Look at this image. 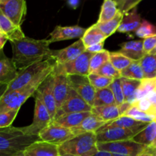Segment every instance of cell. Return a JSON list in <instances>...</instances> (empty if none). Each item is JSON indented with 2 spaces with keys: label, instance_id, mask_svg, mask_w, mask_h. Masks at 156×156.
I'll use <instances>...</instances> for the list:
<instances>
[{
  "label": "cell",
  "instance_id": "6da1fadb",
  "mask_svg": "<svg viewBox=\"0 0 156 156\" xmlns=\"http://www.w3.org/2000/svg\"><path fill=\"white\" fill-rule=\"evenodd\" d=\"M10 43L12 49V59L18 71L51 56L52 50L50 49V43L48 39L35 40L25 37Z\"/></svg>",
  "mask_w": 156,
  "mask_h": 156
},
{
  "label": "cell",
  "instance_id": "7a4b0ae2",
  "mask_svg": "<svg viewBox=\"0 0 156 156\" xmlns=\"http://www.w3.org/2000/svg\"><path fill=\"white\" fill-rule=\"evenodd\" d=\"M56 64L50 66L39 73L30 83L17 91L4 94L0 99V113L10 111H19L23 104L30 97L34 96L37 88L46 78L53 72Z\"/></svg>",
  "mask_w": 156,
  "mask_h": 156
},
{
  "label": "cell",
  "instance_id": "3957f363",
  "mask_svg": "<svg viewBox=\"0 0 156 156\" xmlns=\"http://www.w3.org/2000/svg\"><path fill=\"white\" fill-rule=\"evenodd\" d=\"M39 140V136L28 135L23 127L0 128V152L19 156L30 145Z\"/></svg>",
  "mask_w": 156,
  "mask_h": 156
},
{
  "label": "cell",
  "instance_id": "277c9868",
  "mask_svg": "<svg viewBox=\"0 0 156 156\" xmlns=\"http://www.w3.org/2000/svg\"><path fill=\"white\" fill-rule=\"evenodd\" d=\"M97 143L95 133L89 132L79 134L59 145V156L63 155L90 156L98 151Z\"/></svg>",
  "mask_w": 156,
  "mask_h": 156
},
{
  "label": "cell",
  "instance_id": "5b68a950",
  "mask_svg": "<svg viewBox=\"0 0 156 156\" xmlns=\"http://www.w3.org/2000/svg\"><path fill=\"white\" fill-rule=\"evenodd\" d=\"M55 60L52 57L44 60H40L23 69L19 70L18 76L11 83L8 85L7 90L5 94L17 91L28 85L41 72L47 69L50 66L55 63Z\"/></svg>",
  "mask_w": 156,
  "mask_h": 156
},
{
  "label": "cell",
  "instance_id": "8992f818",
  "mask_svg": "<svg viewBox=\"0 0 156 156\" xmlns=\"http://www.w3.org/2000/svg\"><path fill=\"white\" fill-rule=\"evenodd\" d=\"M97 148L98 150L107 151L113 154L124 156H137L146 149V146L130 140L114 143H97Z\"/></svg>",
  "mask_w": 156,
  "mask_h": 156
},
{
  "label": "cell",
  "instance_id": "52a82bcc",
  "mask_svg": "<svg viewBox=\"0 0 156 156\" xmlns=\"http://www.w3.org/2000/svg\"><path fill=\"white\" fill-rule=\"evenodd\" d=\"M53 86H54V72L53 70V72L41 83L35 94H34V97L38 98L45 105L47 111L50 113L52 122L54 120L57 112L56 102L53 93Z\"/></svg>",
  "mask_w": 156,
  "mask_h": 156
},
{
  "label": "cell",
  "instance_id": "ba28073f",
  "mask_svg": "<svg viewBox=\"0 0 156 156\" xmlns=\"http://www.w3.org/2000/svg\"><path fill=\"white\" fill-rule=\"evenodd\" d=\"M34 98L35 105L33 123L29 126L23 127V129L28 135L38 136L41 131L45 129L52 123V119L44 103L38 98Z\"/></svg>",
  "mask_w": 156,
  "mask_h": 156
},
{
  "label": "cell",
  "instance_id": "9c48e42d",
  "mask_svg": "<svg viewBox=\"0 0 156 156\" xmlns=\"http://www.w3.org/2000/svg\"><path fill=\"white\" fill-rule=\"evenodd\" d=\"M53 72H54L53 93L56 102V108L58 110L69 96L72 88L70 85L69 75H67L59 66L56 64Z\"/></svg>",
  "mask_w": 156,
  "mask_h": 156
},
{
  "label": "cell",
  "instance_id": "30bf717a",
  "mask_svg": "<svg viewBox=\"0 0 156 156\" xmlns=\"http://www.w3.org/2000/svg\"><path fill=\"white\" fill-rule=\"evenodd\" d=\"M0 10L15 25L21 27L27 14V4L24 0H0Z\"/></svg>",
  "mask_w": 156,
  "mask_h": 156
},
{
  "label": "cell",
  "instance_id": "8fae6325",
  "mask_svg": "<svg viewBox=\"0 0 156 156\" xmlns=\"http://www.w3.org/2000/svg\"><path fill=\"white\" fill-rule=\"evenodd\" d=\"M40 140L47 143L60 145L66 141L71 140L76 134L72 129H68L52 122L48 126L41 131L39 133Z\"/></svg>",
  "mask_w": 156,
  "mask_h": 156
},
{
  "label": "cell",
  "instance_id": "7c38bea8",
  "mask_svg": "<svg viewBox=\"0 0 156 156\" xmlns=\"http://www.w3.org/2000/svg\"><path fill=\"white\" fill-rule=\"evenodd\" d=\"M146 126H141L136 129H125V128L120 127L110 128L96 133L97 142L98 143H114V142L133 140Z\"/></svg>",
  "mask_w": 156,
  "mask_h": 156
},
{
  "label": "cell",
  "instance_id": "4fadbf2b",
  "mask_svg": "<svg viewBox=\"0 0 156 156\" xmlns=\"http://www.w3.org/2000/svg\"><path fill=\"white\" fill-rule=\"evenodd\" d=\"M92 107L90 106L82 98H81L74 90L72 88L69 96L63 105L57 110L55 119L62 115L73 113L91 112Z\"/></svg>",
  "mask_w": 156,
  "mask_h": 156
},
{
  "label": "cell",
  "instance_id": "5bb4252c",
  "mask_svg": "<svg viewBox=\"0 0 156 156\" xmlns=\"http://www.w3.org/2000/svg\"><path fill=\"white\" fill-rule=\"evenodd\" d=\"M85 50L86 47L84 45L83 42L82 40L79 39V41H76L66 48L59 50H52L50 57L54 59L56 65H63L75 60Z\"/></svg>",
  "mask_w": 156,
  "mask_h": 156
},
{
  "label": "cell",
  "instance_id": "9a60e30c",
  "mask_svg": "<svg viewBox=\"0 0 156 156\" xmlns=\"http://www.w3.org/2000/svg\"><path fill=\"white\" fill-rule=\"evenodd\" d=\"M71 88L93 108L96 90L91 85L88 76H69Z\"/></svg>",
  "mask_w": 156,
  "mask_h": 156
},
{
  "label": "cell",
  "instance_id": "2e32d148",
  "mask_svg": "<svg viewBox=\"0 0 156 156\" xmlns=\"http://www.w3.org/2000/svg\"><path fill=\"white\" fill-rule=\"evenodd\" d=\"M94 53L85 50L78 58L63 65H58L69 76H88L89 75L90 60Z\"/></svg>",
  "mask_w": 156,
  "mask_h": 156
},
{
  "label": "cell",
  "instance_id": "e0dca14e",
  "mask_svg": "<svg viewBox=\"0 0 156 156\" xmlns=\"http://www.w3.org/2000/svg\"><path fill=\"white\" fill-rule=\"evenodd\" d=\"M86 30V28H83L77 25L69 26V27H62L57 25L50 34V39H48V41L50 44H52L58 41L76 39V38L81 39L85 34Z\"/></svg>",
  "mask_w": 156,
  "mask_h": 156
},
{
  "label": "cell",
  "instance_id": "ac0fdd59",
  "mask_svg": "<svg viewBox=\"0 0 156 156\" xmlns=\"http://www.w3.org/2000/svg\"><path fill=\"white\" fill-rule=\"evenodd\" d=\"M131 106H132L131 104L125 102L120 105H109V106L97 107V108H92L91 113L98 116L104 121L108 123L124 115L125 113L129 110Z\"/></svg>",
  "mask_w": 156,
  "mask_h": 156
},
{
  "label": "cell",
  "instance_id": "d6986e66",
  "mask_svg": "<svg viewBox=\"0 0 156 156\" xmlns=\"http://www.w3.org/2000/svg\"><path fill=\"white\" fill-rule=\"evenodd\" d=\"M58 146L39 140L30 145L19 156H59Z\"/></svg>",
  "mask_w": 156,
  "mask_h": 156
},
{
  "label": "cell",
  "instance_id": "ffe728a7",
  "mask_svg": "<svg viewBox=\"0 0 156 156\" xmlns=\"http://www.w3.org/2000/svg\"><path fill=\"white\" fill-rule=\"evenodd\" d=\"M18 73L12 59L7 57L3 50H0V85L11 83L18 76Z\"/></svg>",
  "mask_w": 156,
  "mask_h": 156
},
{
  "label": "cell",
  "instance_id": "44dd1931",
  "mask_svg": "<svg viewBox=\"0 0 156 156\" xmlns=\"http://www.w3.org/2000/svg\"><path fill=\"white\" fill-rule=\"evenodd\" d=\"M0 30L8 41L13 42L25 37L21 27L15 25L0 10Z\"/></svg>",
  "mask_w": 156,
  "mask_h": 156
},
{
  "label": "cell",
  "instance_id": "7402d4cb",
  "mask_svg": "<svg viewBox=\"0 0 156 156\" xmlns=\"http://www.w3.org/2000/svg\"><path fill=\"white\" fill-rule=\"evenodd\" d=\"M120 47L121 48L118 51L119 53L133 61H140L146 55L143 50V40L127 41L122 44Z\"/></svg>",
  "mask_w": 156,
  "mask_h": 156
},
{
  "label": "cell",
  "instance_id": "603a6c76",
  "mask_svg": "<svg viewBox=\"0 0 156 156\" xmlns=\"http://www.w3.org/2000/svg\"><path fill=\"white\" fill-rule=\"evenodd\" d=\"M91 114V112L73 113V114H65L55 119L53 123L68 129H74L79 126L83 122V120Z\"/></svg>",
  "mask_w": 156,
  "mask_h": 156
},
{
  "label": "cell",
  "instance_id": "cb8c5ba5",
  "mask_svg": "<svg viewBox=\"0 0 156 156\" xmlns=\"http://www.w3.org/2000/svg\"><path fill=\"white\" fill-rule=\"evenodd\" d=\"M149 123H143V122L137 121L131 117H126V116H122L116 120L109 121L105 123L103 126L98 129L95 133H98L99 132L105 130V129H110V128L114 127H120V128H125V129H136V128L141 127V126H147Z\"/></svg>",
  "mask_w": 156,
  "mask_h": 156
},
{
  "label": "cell",
  "instance_id": "d4e9b609",
  "mask_svg": "<svg viewBox=\"0 0 156 156\" xmlns=\"http://www.w3.org/2000/svg\"><path fill=\"white\" fill-rule=\"evenodd\" d=\"M142 23L141 16L140 14L134 10L133 12H128L123 15L121 24L119 26L117 31L120 33H130L136 31Z\"/></svg>",
  "mask_w": 156,
  "mask_h": 156
},
{
  "label": "cell",
  "instance_id": "484cf974",
  "mask_svg": "<svg viewBox=\"0 0 156 156\" xmlns=\"http://www.w3.org/2000/svg\"><path fill=\"white\" fill-rule=\"evenodd\" d=\"M105 123L106 122L104 121L98 116L91 113V115L86 117L79 126L72 129L74 131L76 136L84 133H96V131L103 126Z\"/></svg>",
  "mask_w": 156,
  "mask_h": 156
},
{
  "label": "cell",
  "instance_id": "4316f807",
  "mask_svg": "<svg viewBox=\"0 0 156 156\" xmlns=\"http://www.w3.org/2000/svg\"><path fill=\"white\" fill-rule=\"evenodd\" d=\"M155 91H156V78L143 79L136 94L129 99L128 103L133 105L135 102L146 98L150 93Z\"/></svg>",
  "mask_w": 156,
  "mask_h": 156
},
{
  "label": "cell",
  "instance_id": "83f0119b",
  "mask_svg": "<svg viewBox=\"0 0 156 156\" xmlns=\"http://www.w3.org/2000/svg\"><path fill=\"white\" fill-rule=\"evenodd\" d=\"M107 38L108 37L96 27L95 24H93L91 27L87 29L81 40L83 42L85 47L88 48L91 46L105 42Z\"/></svg>",
  "mask_w": 156,
  "mask_h": 156
},
{
  "label": "cell",
  "instance_id": "f1b7e54d",
  "mask_svg": "<svg viewBox=\"0 0 156 156\" xmlns=\"http://www.w3.org/2000/svg\"><path fill=\"white\" fill-rule=\"evenodd\" d=\"M156 136V122L149 123L141 132L139 133L133 140L136 143L149 147L153 143Z\"/></svg>",
  "mask_w": 156,
  "mask_h": 156
},
{
  "label": "cell",
  "instance_id": "f546056e",
  "mask_svg": "<svg viewBox=\"0 0 156 156\" xmlns=\"http://www.w3.org/2000/svg\"><path fill=\"white\" fill-rule=\"evenodd\" d=\"M119 12L118 4L117 1L105 0L101 5L100 15L98 22L105 23L112 20Z\"/></svg>",
  "mask_w": 156,
  "mask_h": 156
},
{
  "label": "cell",
  "instance_id": "4dcf8cb0",
  "mask_svg": "<svg viewBox=\"0 0 156 156\" xmlns=\"http://www.w3.org/2000/svg\"><path fill=\"white\" fill-rule=\"evenodd\" d=\"M114 105H116L115 99L110 87L103 89L96 90L93 108Z\"/></svg>",
  "mask_w": 156,
  "mask_h": 156
},
{
  "label": "cell",
  "instance_id": "1f68e13d",
  "mask_svg": "<svg viewBox=\"0 0 156 156\" xmlns=\"http://www.w3.org/2000/svg\"><path fill=\"white\" fill-rule=\"evenodd\" d=\"M123 15H124L122 12H119L117 15L111 21L105 23L97 22L94 24L107 37H108L111 36L113 34L115 33L116 31H117V29H118L119 26L120 25L122 20H123Z\"/></svg>",
  "mask_w": 156,
  "mask_h": 156
},
{
  "label": "cell",
  "instance_id": "d6a6232c",
  "mask_svg": "<svg viewBox=\"0 0 156 156\" xmlns=\"http://www.w3.org/2000/svg\"><path fill=\"white\" fill-rule=\"evenodd\" d=\"M140 63L144 73V79L156 78V55H145L140 60Z\"/></svg>",
  "mask_w": 156,
  "mask_h": 156
},
{
  "label": "cell",
  "instance_id": "836d02e7",
  "mask_svg": "<svg viewBox=\"0 0 156 156\" xmlns=\"http://www.w3.org/2000/svg\"><path fill=\"white\" fill-rule=\"evenodd\" d=\"M121 73V77L126 79L142 81L144 79V73L140 63V61H133L132 63L123 69Z\"/></svg>",
  "mask_w": 156,
  "mask_h": 156
},
{
  "label": "cell",
  "instance_id": "e575fe53",
  "mask_svg": "<svg viewBox=\"0 0 156 156\" xmlns=\"http://www.w3.org/2000/svg\"><path fill=\"white\" fill-rule=\"evenodd\" d=\"M140 84L141 81L121 77L122 89L124 95L125 102L129 101V99L136 94Z\"/></svg>",
  "mask_w": 156,
  "mask_h": 156
},
{
  "label": "cell",
  "instance_id": "d590c367",
  "mask_svg": "<svg viewBox=\"0 0 156 156\" xmlns=\"http://www.w3.org/2000/svg\"><path fill=\"white\" fill-rule=\"evenodd\" d=\"M123 116L131 117V118L134 119V120H137V121H140L146 123H150L152 122H156L155 116L152 115V114H147V113H145L143 111H141L135 105H132L129 108V110L125 113Z\"/></svg>",
  "mask_w": 156,
  "mask_h": 156
},
{
  "label": "cell",
  "instance_id": "8d00e7d4",
  "mask_svg": "<svg viewBox=\"0 0 156 156\" xmlns=\"http://www.w3.org/2000/svg\"><path fill=\"white\" fill-rule=\"evenodd\" d=\"M110 52L108 50H104L100 53H94L90 60L89 65V74L94 73L98 70L102 66L109 61Z\"/></svg>",
  "mask_w": 156,
  "mask_h": 156
},
{
  "label": "cell",
  "instance_id": "74e56055",
  "mask_svg": "<svg viewBox=\"0 0 156 156\" xmlns=\"http://www.w3.org/2000/svg\"><path fill=\"white\" fill-rule=\"evenodd\" d=\"M109 61L114 68L120 72L127 68L133 62V60L119 52H110Z\"/></svg>",
  "mask_w": 156,
  "mask_h": 156
},
{
  "label": "cell",
  "instance_id": "f35d334b",
  "mask_svg": "<svg viewBox=\"0 0 156 156\" xmlns=\"http://www.w3.org/2000/svg\"><path fill=\"white\" fill-rule=\"evenodd\" d=\"M88 79L90 83L94 88L95 90L103 89V88L110 87V85L113 83L114 79L110 78L105 77L95 73H90L88 76Z\"/></svg>",
  "mask_w": 156,
  "mask_h": 156
},
{
  "label": "cell",
  "instance_id": "ab89813d",
  "mask_svg": "<svg viewBox=\"0 0 156 156\" xmlns=\"http://www.w3.org/2000/svg\"><path fill=\"white\" fill-rule=\"evenodd\" d=\"M137 37L142 39H146L149 37L156 35V27L146 20H143L140 27L136 31Z\"/></svg>",
  "mask_w": 156,
  "mask_h": 156
},
{
  "label": "cell",
  "instance_id": "60d3db41",
  "mask_svg": "<svg viewBox=\"0 0 156 156\" xmlns=\"http://www.w3.org/2000/svg\"><path fill=\"white\" fill-rule=\"evenodd\" d=\"M94 73L113 79H117L121 78V73L117 69H116L114 67V66L110 62V61L106 62L105 65L102 66L98 70L94 72Z\"/></svg>",
  "mask_w": 156,
  "mask_h": 156
},
{
  "label": "cell",
  "instance_id": "b9f144b4",
  "mask_svg": "<svg viewBox=\"0 0 156 156\" xmlns=\"http://www.w3.org/2000/svg\"><path fill=\"white\" fill-rule=\"evenodd\" d=\"M111 91H112L113 94L114 96V99H115L116 105H120L125 103L124 100V95H123V89H122V85H121V78L120 79H114L113 83L110 85Z\"/></svg>",
  "mask_w": 156,
  "mask_h": 156
},
{
  "label": "cell",
  "instance_id": "7bdbcfd3",
  "mask_svg": "<svg viewBox=\"0 0 156 156\" xmlns=\"http://www.w3.org/2000/svg\"><path fill=\"white\" fill-rule=\"evenodd\" d=\"M19 111H10L0 113V128H6L12 126V123L16 118Z\"/></svg>",
  "mask_w": 156,
  "mask_h": 156
},
{
  "label": "cell",
  "instance_id": "ee69618b",
  "mask_svg": "<svg viewBox=\"0 0 156 156\" xmlns=\"http://www.w3.org/2000/svg\"><path fill=\"white\" fill-rule=\"evenodd\" d=\"M117 4H118L119 12H122L123 15L129 12L131 9L135 8L139 3L140 2V1H117Z\"/></svg>",
  "mask_w": 156,
  "mask_h": 156
},
{
  "label": "cell",
  "instance_id": "f6af8a7d",
  "mask_svg": "<svg viewBox=\"0 0 156 156\" xmlns=\"http://www.w3.org/2000/svg\"><path fill=\"white\" fill-rule=\"evenodd\" d=\"M132 105H135L139 110H140L141 111H143V112L147 113V114H151L152 108H153V105H152V103L149 101V100L147 98H145L141 99V100L138 101L133 104Z\"/></svg>",
  "mask_w": 156,
  "mask_h": 156
},
{
  "label": "cell",
  "instance_id": "bcb514c9",
  "mask_svg": "<svg viewBox=\"0 0 156 156\" xmlns=\"http://www.w3.org/2000/svg\"><path fill=\"white\" fill-rule=\"evenodd\" d=\"M143 50L145 53L149 54L150 52L156 47V35L143 39Z\"/></svg>",
  "mask_w": 156,
  "mask_h": 156
},
{
  "label": "cell",
  "instance_id": "7dc6e473",
  "mask_svg": "<svg viewBox=\"0 0 156 156\" xmlns=\"http://www.w3.org/2000/svg\"><path fill=\"white\" fill-rule=\"evenodd\" d=\"M104 45H105V42L100 43V44H95V45H93L88 47V48H86V50L91 53H100V52L103 51V50H105V49H104Z\"/></svg>",
  "mask_w": 156,
  "mask_h": 156
},
{
  "label": "cell",
  "instance_id": "c3c4849f",
  "mask_svg": "<svg viewBox=\"0 0 156 156\" xmlns=\"http://www.w3.org/2000/svg\"><path fill=\"white\" fill-rule=\"evenodd\" d=\"M90 156H114V155L113 153H111V152H107V151L98 150L95 153H94L93 155Z\"/></svg>",
  "mask_w": 156,
  "mask_h": 156
},
{
  "label": "cell",
  "instance_id": "681fc988",
  "mask_svg": "<svg viewBox=\"0 0 156 156\" xmlns=\"http://www.w3.org/2000/svg\"><path fill=\"white\" fill-rule=\"evenodd\" d=\"M137 156H156V154L152 152V151H150L147 147H146V149H145L142 153H140V155Z\"/></svg>",
  "mask_w": 156,
  "mask_h": 156
},
{
  "label": "cell",
  "instance_id": "f907efd6",
  "mask_svg": "<svg viewBox=\"0 0 156 156\" xmlns=\"http://www.w3.org/2000/svg\"><path fill=\"white\" fill-rule=\"evenodd\" d=\"M7 38L5 37V35H3L2 34L0 33V50H3V47H4L5 44L7 42Z\"/></svg>",
  "mask_w": 156,
  "mask_h": 156
},
{
  "label": "cell",
  "instance_id": "816d5d0a",
  "mask_svg": "<svg viewBox=\"0 0 156 156\" xmlns=\"http://www.w3.org/2000/svg\"><path fill=\"white\" fill-rule=\"evenodd\" d=\"M69 5L71 8H73V9H76V8L79 6V1H76V0H71V1L68 2Z\"/></svg>",
  "mask_w": 156,
  "mask_h": 156
},
{
  "label": "cell",
  "instance_id": "f5cc1de1",
  "mask_svg": "<svg viewBox=\"0 0 156 156\" xmlns=\"http://www.w3.org/2000/svg\"><path fill=\"white\" fill-rule=\"evenodd\" d=\"M8 85H0V99L2 98L4 94L5 93L6 90H7Z\"/></svg>",
  "mask_w": 156,
  "mask_h": 156
},
{
  "label": "cell",
  "instance_id": "db71d44e",
  "mask_svg": "<svg viewBox=\"0 0 156 156\" xmlns=\"http://www.w3.org/2000/svg\"><path fill=\"white\" fill-rule=\"evenodd\" d=\"M147 148L149 149V150L152 151V152H154V153L156 154V136H155V140H154L153 143L151 144V146H149V147H147Z\"/></svg>",
  "mask_w": 156,
  "mask_h": 156
},
{
  "label": "cell",
  "instance_id": "11a10c76",
  "mask_svg": "<svg viewBox=\"0 0 156 156\" xmlns=\"http://www.w3.org/2000/svg\"><path fill=\"white\" fill-rule=\"evenodd\" d=\"M151 114H152V115L155 116V117H156V105H155V106H153V108H152V112H151Z\"/></svg>",
  "mask_w": 156,
  "mask_h": 156
},
{
  "label": "cell",
  "instance_id": "9f6ffc18",
  "mask_svg": "<svg viewBox=\"0 0 156 156\" xmlns=\"http://www.w3.org/2000/svg\"><path fill=\"white\" fill-rule=\"evenodd\" d=\"M149 54H150V55H156V47L153 49V50H152V51L150 52V53H149Z\"/></svg>",
  "mask_w": 156,
  "mask_h": 156
},
{
  "label": "cell",
  "instance_id": "6f0895ef",
  "mask_svg": "<svg viewBox=\"0 0 156 156\" xmlns=\"http://www.w3.org/2000/svg\"><path fill=\"white\" fill-rule=\"evenodd\" d=\"M0 156H15V155H10V154L2 153V152H0Z\"/></svg>",
  "mask_w": 156,
  "mask_h": 156
},
{
  "label": "cell",
  "instance_id": "680465c9",
  "mask_svg": "<svg viewBox=\"0 0 156 156\" xmlns=\"http://www.w3.org/2000/svg\"><path fill=\"white\" fill-rule=\"evenodd\" d=\"M60 156H74V155H60Z\"/></svg>",
  "mask_w": 156,
  "mask_h": 156
},
{
  "label": "cell",
  "instance_id": "91938a15",
  "mask_svg": "<svg viewBox=\"0 0 156 156\" xmlns=\"http://www.w3.org/2000/svg\"><path fill=\"white\" fill-rule=\"evenodd\" d=\"M0 33H1V30H0Z\"/></svg>",
  "mask_w": 156,
  "mask_h": 156
}]
</instances>
